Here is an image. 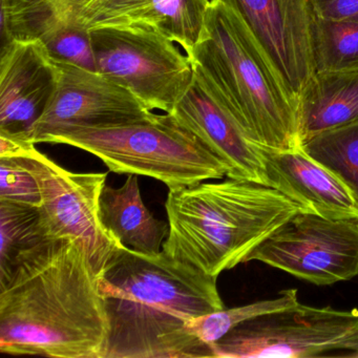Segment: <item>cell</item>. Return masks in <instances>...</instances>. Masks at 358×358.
<instances>
[{"mask_svg": "<svg viewBox=\"0 0 358 358\" xmlns=\"http://www.w3.org/2000/svg\"><path fill=\"white\" fill-rule=\"evenodd\" d=\"M311 38L315 72L358 69V22L313 14Z\"/></svg>", "mask_w": 358, "mask_h": 358, "instance_id": "cell-17", "label": "cell"}, {"mask_svg": "<svg viewBox=\"0 0 358 358\" xmlns=\"http://www.w3.org/2000/svg\"><path fill=\"white\" fill-rule=\"evenodd\" d=\"M14 156L22 159L38 182L43 199L39 213L45 234L50 238L81 241L99 275L121 245L102 227L98 213L108 173L66 171L39 152L33 142L24 143Z\"/></svg>", "mask_w": 358, "mask_h": 358, "instance_id": "cell-8", "label": "cell"}, {"mask_svg": "<svg viewBox=\"0 0 358 358\" xmlns=\"http://www.w3.org/2000/svg\"><path fill=\"white\" fill-rule=\"evenodd\" d=\"M55 62L57 89L35 127V144L41 136L57 129L113 127L154 116L155 113L146 108L131 92L99 73Z\"/></svg>", "mask_w": 358, "mask_h": 358, "instance_id": "cell-11", "label": "cell"}, {"mask_svg": "<svg viewBox=\"0 0 358 358\" xmlns=\"http://www.w3.org/2000/svg\"><path fill=\"white\" fill-rule=\"evenodd\" d=\"M37 143L66 144L97 157L113 173L146 176L169 189L227 176L225 163L171 114L104 127H70Z\"/></svg>", "mask_w": 358, "mask_h": 358, "instance_id": "cell-5", "label": "cell"}, {"mask_svg": "<svg viewBox=\"0 0 358 358\" xmlns=\"http://www.w3.org/2000/svg\"><path fill=\"white\" fill-rule=\"evenodd\" d=\"M301 148L341 177L358 198V121L318 134Z\"/></svg>", "mask_w": 358, "mask_h": 358, "instance_id": "cell-22", "label": "cell"}, {"mask_svg": "<svg viewBox=\"0 0 358 358\" xmlns=\"http://www.w3.org/2000/svg\"><path fill=\"white\" fill-rule=\"evenodd\" d=\"M58 68L38 39L13 41L0 53V135L33 141L53 99Z\"/></svg>", "mask_w": 358, "mask_h": 358, "instance_id": "cell-12", "label": "cell"}, {"mask_svg": "<svg viewBox=\"0 0 358 358\" xmlns=\"http://www.w3.org/2000/svg\"><path fill=\"white\" fill-rule=\"evenodd\" d=\"M354 357L358 358V352L355 354V355H354Z\"/></svg>", "mask_w": 358, "mask_h": 358, "instance_id": "cell-27", "label": "cell"}, {"mask_svg": "<svg viewBox=\"0 0 358 358\" xmlns=\"http://www.w3.org/2000/svg\"><path fill=\"white\" fill-rule=\"evenodd\" d=\"M210 0H152L148 24L189 55L202 37Z\"/></svg>", "mask_w": 358, "mask_h": 358, "instance_id": "cell-18", "label": "cell"}, {"mask_svg": "<svg viewBox=\"0 0 358 358\" xmlns=\"http://www.w3.org/2000/svg\"><path fill=\"white\" fill-rule=\"evenodd\" d=\"M152 0H87L74 22L87 30L101 27L148 24Z\"/></svg>", "mask_w": 358, "mask_h": 358, "instance_id": "cell-23", "label": "cell"}, {"mask_svg": "<svg viewBox=\"0 0 358 358\" xmlns=\"http://www.w3.org/2000/svg\"><path fill=\"white\" fill-rule=\"evenodd\" d=\"M31 39H38L55 62L97 73L91 33L77 22L43 18L33 27Z\"/></svg>", "mask_w": 358, "mask_h": 358, "instance_id": "cell-19", "label": "cell"}, {"mask_svg": "<svg viewBox=\"0 0 358 358\" xmlns=\"http://www.w3.org/2000/svg\"><path fill=\"white\" fill-rule=\"evenodd\" d=\"M217 278L164 250L117 247L98 275L108 320L103 358L213 357L187 322L224 309Z\"/></svg>", "mask_w": 358, "mask_h": 358, "instance_id": "cell-2", "label": "cell"}, {"mask_svg": "<svg viewBox=\"0 0 358 358\" xmlns=\"http://www.w3.org/2000/svg\"><path fill=\"white\" fill-rule=\"evenodd\" d=\"M269 185L301 204L306 213L358 221V198L341 177L303 148H261Z\"/></svg>", "mask_w": 358, "mask_h": 358, "instance_id": "cell-14", "label": "cell"}, {"mask_svg": "<svg viewBox=\"0 0 358 358\" xmlns=\"http://www.w3.org/2000/svg\"><path fill=\"white\" fill-rule=\"evenodd\" d=\"M47 238L38 207L0 200V274L22 253Z\"/></svg>", "mask_w": 358, "mask_h": 358, "instance_id": "cell-21", "label": "cell"}, {"mask_svg": "<svg viewBox=\"0 0 358 358\" xmlns=\"http://www.w3.org/2000/svg\"><path fill=\"white\" fill-rule=\"evenodd\" d=\"M97 73L131 92L146 108L171 114L194 78L178 43L145 24L91 29Z\"/></svg>", "mask_w": 358, "mask_h": 358, "instance_id": "cell-6", "label": "cell"}, {"mask_svg": "<svg viewBox=\"0 0 358 358\" xmlns=\"http://www.w3.org/2000/svg\"><path fill=\"white\" fill-rule=\"evenodd\" d=\"M171 115L225 163L226 177L270 186L259 146L245 136L198 73Z\"/></svg>", "mask_w": 358, "mask_h": 358, "instance_id": "cell-13", "label": "cell"}, {"mask_svg": "<svg viewBox=\"0 0 358 358\" xmlns=\"http://www.w3.org/2000/svg\"><path fill=\"white\" fill-rule=\"evenodd\" d=\"M188 56L252 143L272 150L301 148L296 106L261 45L225 3L210 0L202 37Z\"/></svg>", "mask_w": 358, "mask_h": 358, "instance_id": "cell-4", "label": "cell"}, {"mask_svg": "<svg viewBox=\"0 0 358 358\" xmlns=\"http://www.w3.org/2000/svg\"><path fill=\"white\" fill-rule=\"evenodd\" d=\"M102 227L119 244L146 255L161 252L169 225L156 219L142 201L137 175H129L121 187L104 185L99 199Z\"/></svg>", "mask_w": 358, "mask_h": 358, "instance_id": "cell-16", "label": "cell"}, {"mask_svg": "<svg viewBox=\"0 0 358 358\" xmlns=\"http://www.w3.org/2000/svg\"><path fill=\"white\" fill-rule=\"evenodd\" d=\"M301 144L314 136L358 121V69L315 72L299 97Z\"/></svg>", "mask_w": 358, "mask_h": 358, "instance_id": "cell-15", "label": "cell"}, {"mask_svg": "<svg viewBox=\"0 0 358 358\" xmlns=\"http://www.w3.org/2000/svg\"><path fill=\"white\" fill-rule=\"evenodd\" d=\"M316 286L358 275V221L299 213L247 257Z\"/></svg>", "mask_w": 358, "mask_h": 358, "instance_id": "cell-9", "label": "cell"}, {"mask_svg": "<svg viewBox=\"0 0 358 358\" xmlns=\"http://www.w3.org/2000/svg\"><path fill=\"white\" fill-rule=\"evenodd\" d=\"M297 289L280 291L273 299H263L240 307L219 310L188 320L187 328L205 345L210 347L236 327L264 314L299 305Z\"/></svg>", "mask_w": 358, "mask_h": 358, "instance_id": "cell-20", "label": "cell"}, {"mask_svg": "<svg viewBox=\"0 0 358 358\" xmlns=\"http://www.w3.org/2000/svg\"><path fill=\"white\" fill-rule=\"evenodd\" d=\"M250 31L299 108V97L315 73L310 0H219Z\"/></svg>", "mask_w": 358, "mask_h": 358, "instance_id": "cell-10", "label": "cell"}, {"mask_svg": "<svg viewBox=\"0 0 358 358\" xmlns=\"http://www.w3.org/2000/svg\"><path fill=\"white\" fill-rule=\"evenodd\" d=\"M0 200L41 207V188L20 157H0Z\"/></svg>", "mask_w": 358, "mask_h": 358, "instance_id": "cell-24", "label": "cell"}, {"mask_svg": "<svg viewBox=\"0 0 358 358\" xmlns=\"http://www.w3.org/2000/svg\"><path fill=\"white\" fill-rule=\"evenodd\" d=\"M210 348L215 358L354 357L358 309L299 303L240 324Z\"/></svg>", "mask_w": 358, "mask_h": 358, "instance_id": "cell-7", "label": "cell"}, {"mask_svg": "<svg viewBox=\"0 0 358 358\" xmlns=\"http://www.w3.org/2000/svg\"><path fill=\"white\" fill-rule=\"evenodd\" d=\"M29 1L39 9L51 11L62 6L66 0H29Z\"/></svg>", "mask_w": 358, "mask_h": 358, "instance_id": "cell-26", "label": "cell"}, {"mask_svg": "<svg viewBox=\"0 0 358 358\" xmlns=\"http://www.w3.org/2000/svg\"><path fill=\"white\" fill-rule=\"evenodd\" d=\"M106 301L81 241L47 238L0 274V352L103 358Z\"/></svg>", "mask_w": 358, "mask_h": 358, "instance_id": "cell-1", "label": "cell"}, {"mask_svg": "<svg viewBox=\"0 0 358 358\" xmlns=\"http://www.w3.org/2000/svg\"><path fill=\"white\" fill-rule=\"evenodd\" d=\"M314 15L322 20L358 22V0H310Z\"/></svg>", "mask_w": 358, "mask_h": 358, "instance_id": "cell-25", "label": "cell"}, {"mask_svg": "<svg viewBox=\"0 0 358 358\" xmlns=\"http://www.w3.org/2000/svg\"><path fill=\"white\" fill-rule=\"evenodd\" d=\"M169 231L162 250L209 275L245 263L268 236L299 213V203L271 186L228 178L169 190Z\"/></svg>", "mask_w": 358, "mask_h": 358, "instance_id": "cell-3", "label": "cell"}]
</instances>
